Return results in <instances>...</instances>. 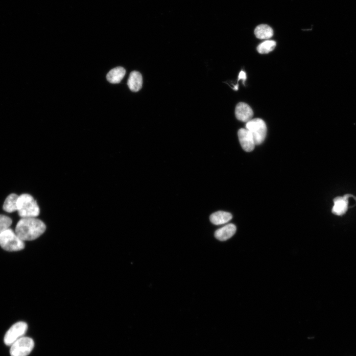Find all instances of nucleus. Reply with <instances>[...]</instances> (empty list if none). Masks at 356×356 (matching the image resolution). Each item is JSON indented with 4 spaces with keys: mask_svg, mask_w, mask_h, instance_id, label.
Returning <instances> with one entry per match:
<instances>
[{
    "mask_svg": "<svg viewBox=\"0 0 356 356\" xmlns=\"http://www.w3.org/2000/svg\"><path fill=\"white\" fill-rule=\"evenodd\" d=\"M254 34L260 39H269L273 37L274 32L272 28L267 24H261L254 30Z\"/></svg>",
    "mask_w": 356,
    "mask_h": 356,
    "instance_id": "4468645a",
    "label": "nucleus"
},
{
    "mask_svg": "<svg viewBox=\"0 0 356 356\" xmlns=\"http://www.w3.org/2000/svg\"><path fill=\"white\" fill-rule=\"evenodd\" d=\"M127 85L133 92H137L141 90L142 85V78L141 74L136 71H132L128 80Z\"/></svg>",
    "mask_w": 356,
    "mask_h": 356,
    "instance_id": "9b49d317",
    "label": "nucleus"
},
{
    "mask_svg": "<svg viewBox=\"0 0 356 356\" xmlns=\"http://www.w3.org/2000/svg\"><path fill=\"white\" fill-rule=\"evenodd\" d=\"M46 230V226L36 218H22L16 227V233L24 241H31L40 237Z\"/></svg>",
    "mask_w": 356,
    "mask_h": 356,
    "instance_id": "f257e3e1",
    "label": "nucleus"
},
{
    "mask_svg": "<svg viewBox=\"0 0 356 356\" xmlns=\"http://www.w3.org/2000/svg\"><path fill=\"white\" fill-rule=\"evenodd\" d=\"M236 231V226L233 224H230L217 230L215 233V237L220 241H226L232 237Z\"/></svg>",
    "mask_w": 356,
    "mask_h": 356,
    "instance_id": "1a4fd4ad",
    "label": "nucleus"
},
{
    "mask_svg": "<svg viewBox=\"0 0 356 356\" xmlns=\"http://www.w3.org/2000/svg\"><path fill=\"white\" fill-rule=\"evenodd\" d=\"M246 79V73L244 71H241L239 73V76H238V81H239L240 79H242L243 80V83H244V81Z\"/></svg>",
    "mask_w": 356,
    "mask_h": 356,
    "instance_id": "a211bd4d",
    "label": "nucleus"
},
{
    "mask_svg": "<svg viewBox=\"0 0 356 356\" xmlns=\"http://www.w3.org/2000/svg\"><path fill=\"white\" fill-rule=\"evenodd\" d=\"M238 137L240 145L246 152L253 150L256 145L251 133L246 128L240 129L238 131Z\"/></svg>",
    "mask_w": 356,
    "mask_h": 356,
    "instance_id": "0eeeda50",
    "label": "nucleus"
},
{
    "mask_svg": "<svg viewBox=\"0 0 356 356\" xmlns=\"http://www.w3.org/2000/svg\"><path fill=\"white\" fill-rule=\"evenodd\" d=\"M276 46V42L275 41L267 40L259 45L257 49L260 54H268L274 49Z\"/></svg>",
    "mask_w": 356,
    "mask_h": 356,
    "instance_id": "dca6fc26",
    "label": "nucleus"
},
{
    "mask_svg": "<svg viewBox=\"0 0 356 356\" xmlns=\"http://www.w3.org/2000/svg\"><path fill=\"white\" fill-rule=\"evenodd\" d=\"M27 324L19 322L13 325L6 332L4 342L6 345L11 346L14 342L24 336L27 331Z\"/></svg>",
    "mask_w": 356,
    "mask_h": 356,
    "instance_id": "423d86ee",
    "label": "nucleus"
},
{
    "mask_svg": "<svg viewBox=\"0 0 356 356\" xmlns=\"http://www.w3.org/2000/svg\"><path fill=\"white\" fill-rule=\"evenodd\" d=\"M234 87H235L234 88V90H238V84H237L236 86H235Z\"/></svg>",
    "mask_w": 356,
    "mask_h": 356,
    "instance_id": "6ab92c4d",
    "label": "nucleus"
},
{
    "mask_svg": "<svg viewBox=\"0 0 356 356\" xmlns=\"http://www.w3.org/2000/svg\"><path fill=\"white\" fill-rule=\"evenodd\" d=\"M19 196L15 193L10 194L6 199L3 210L8 213H12L18 211L17 202Z\"/></svg>",
    "mask_w": 356,
    "mask_h": 356,
    "instance_id": "2eb2a0df",
    "label": "nucleus"
},
{
    "mask_svg": "<svg viewBox=\"0 0 356 356\" xmlns=\"http://www.w3.org/2000/svg\"><path fill=\"white\" fill-rule=\"evenodd\" d=\"M125 74L126 71L123 68L117 67L110 71L107 75V78L109 82L118 84L121 81Z\"/></svg>",
    "mask_w": 356,
    "mask_h": 356,
    "instance_id": "ddd939ff",
    "label": "nucleus"
},
{
    "mask_svg": "<svg viewBox=\"0 0 356 356\" xmlns=\"http://www.w3.org/2000/svg\"><path fill=\"white\" fill-rule=\"evenodd\" d=\"M17 207V211L22 218H36L40 214V208L36 201L29 194L19 196Z\"/></svg>",
    "mask_w": 356,
    "mask_h": 356,
    "instance_id": "f03ea898",
    "label": "nucleus"
},
{
    "mask_svg": "<svg viewBox=\"0 0 356 356\" xmlns=\"http://www.w3.org/2000/svg\"><path fill=\"white\" fill-rule=\"evenodd\" d=\"M12 223V220L9 217L0 215V234L9 229Z\"/></svg>",
    "mask_w": 356,
    "mask_h": 356,
    "instance_id": "f3484780",
    "label": "nucleus"
},
{
    "mask_svg": "<svg viewBox=\"0 0 356 356\" xmlns=\"http://www.w3.org/2000/svg\"><path fill=\"white\" fill-rule=\"evenodd\" d=\"M235 114L238 120L247 123L252 119L253 112L247 104L239 103L236 106Z\"/></svg>",
    "mask_w": 356,
    "mask_h": 356,
    "instance_id": "6e6552de",
    "label": "nucleus"
},
{
    "mask_svg": "<svg viewBox=\"0 0 356 356\" xmlns=\"http://www.w3.org/2000/svg\"><path fill=\"white\" fill-rule=\"evenodd\" d=\"M0 246L9 252L19 251L25 247L23 241L11 229L0 234Z\"/></svg>",
    "mask_w": 356,
    "mask_h": 356,
    "instance_id": "7ed1b4c3",
    "label": "nucleus"
},
{
    "mask_svg": "<svg viewBox=\"0 0 356 356\" xmlns=\"http://www.w3.org/2000/svg\"><path fill=\"white\" fill-rule=\"evenodd\" d=\"M232 217V215L229 213L219 211L213 214L210 217V220L214 225H220L228 223Z\"/></svg>",
    "mask_w": 356,
    "mask_h": 356,
    "instance_id": "f8f14e48",
    "label": "nucleus"
},
{
    "mask_svg": "<svg viewBox=\"0 0 356 356\" xmlns=\"http://www.w3.org/2000/svg\"><path fill=\"white\" fill-rule=\"evenodd\" d=\"M11 346V356H27L32 351L34 347V342L32 338L23 336Z\"/></svg>",
    "mask_w": 356,
    "mask_h": 356,
    "instance_id": "39448f33",
    "label": "nucleus"
},
{
    "mask_svg": "<svg viewBox=\"0 0 356 356\" xmlns=\"http://www.w3.org/2000/svg\"><path fill=\"white\" fill-rule=\"evenodd\" d=\"M348 200L347 195L338 197L334 200V206L332 209V213L336 215H342L346 213L348 208Z\"/></svg>",
    "mask_w": 356,
    "mask_h": 356,
    "instance_id": "9d476101",
    "label": "nucleus"
},
{
    "mask_svg": "<svg viewBox=\"0 0 356 356\" xmlns=\"http://www.w3.org/2000/svg\"><path fill=\"white\" fill-rule=\"evenodd\" d=\"M246 129L251 134L256 145L264 141L267 132L265 122L261 119H252L246 123Z\"/></svg>",
    "mask_w": 356,
    "mask_h": 356,
    "instance_id": "20e7f679",
    "label": "nucleus"
}]
</instances>
